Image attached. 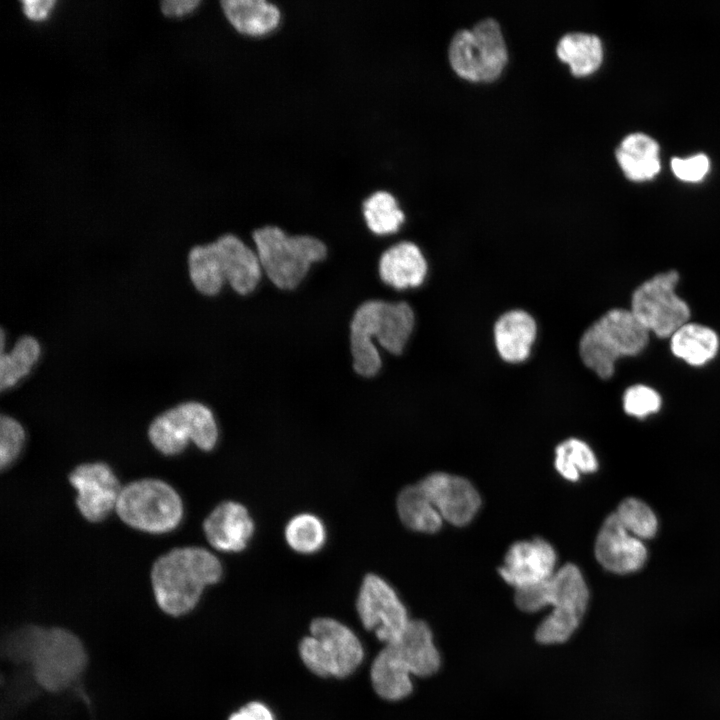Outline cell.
Wrapping results in <instances>:
<instances>
[{
  "instance_id": "obj_32",
  "label": "cell",
  "mask_w": 720,
  "mask_h": 720,
  "mask_svg": "<svg viewBox=\"0 0 720 720\" xmlns=\"http://www.w3.org/2000/svg\"><path fill=\"white\" fill-rule=\"evenodd\" d=\"M25 442L23 426L13 417H0V467L8 468L22 452Z\"/></svg>"
},
{
  "instance_id": "obj_37",
  "label": "cell",
  "mask_w": 720,
  "mask_h": 720,
  "mask_svg": "<svg viewBox=\"0 0 720 720\" xmlns=\"http://www.w3.org/2000/svg\"><path fill=\"white\" fill-rule=\"evenodd\" d=\"M198 4L197 0H168L161 3V9L165 15L178 16L192 11Z\"/></svg>"
},
{
  "instance_id": "obj_28",
  "label": "cell",
  "mask_w": 720,
  "mask_h": 720,
  "mask_svg": "<svg viewBox=\"0 0 720 720\" xmlns=\"http://www.w3.org/2000/svg\"><path fill=\"white\" fill-rule=\"evenodd\" d=\"M396 507L402 523L413 531L435 533L443 524V520L427 505L417 484L409 485L400 491Z\"/></svg>"
},
{
  "instance_id": "obj_8",
  "label": "cell",
  "mask_w": 720,
  "mask_h": 720,
  "mask_svg": "<svg viewBox=\"0 0 720 720\" xmlns=\"http://www.w3.org/2000/svg\"><path fill=\"white\" fill-rule=\"evenodd\" d=\"M17 639L16 655L32 663L37 682L48 691L65 689L86 666L85 649L68 630L29 627Z\"/></svg>"
},
{
  "instance_id": "obj_33",
  "label": "cell",
  "mask_w": 720,
  "mask_h": 720,
  "mask_svg": "<svg viewBox=\"0 0 720 720\" xmlns=\"http://www.w3.org/2000/svg\"><path fill=\"white\" fill-rule=\"evenodd\" d=\"M661 398L652 388L645 385L629 387L623 395V408L631 416L642 418L660 409Z\"/></svg>"
},
{
  "instance_id": "obj_24",
  "label": "cell",
  "mask_w": 720,
  "mask_h": 720,
  "mask_svg": "<svg viewBox=\"0 0 720 720\" xmlns=\"http://www.w3.org/2000/svg\"><path fill=\"white\" fill-rule=\"evenodd\" d=\"M718 347L717 334L696 323L687 322L671 336L673 354L692 366H701L713 359Z\"/></svg>"
},
{
  "instance_id": "obj_23",
  "label": "cell",
  "mask_w": 720,
  "mask_h": 720,
  "mask_svg": "<svg viewBox=\"0 0 720 720\" xmlns=\"http://www.w3.org/2000/svg\"><path fill=\"white\" fill-rule=\"evenodd\" d=\"M221 4L234 28L249 36L270 33L280 23L278 7L265 0H225Z\"/></svg>"
},
{
  "instance_id": "obj_34",
  "label": "cell",
  "mask_w": 720,
  "mask_h": 720,
  "mask_svg": "<svg viewBox=\"0 0 720 720\" xmlns=\"http://www.w3.org/2000/svg\"><path fill=\"white\" fill-rule=\"evenodd\" d=\"M671 168L677 178L686 182H698L709 170V160L704 154L689 158H673Z\"/></svg>"
},
{
  "instance_id": "obj_13",
  "label": "cell",
  "mask_w": 720,
  "mask_h": 720,
  "mask_svg": "<svg viewBox=\"0 0 720 720\" xmlns=\"http://www.w3.org/2000/svg\"><path fill=\"white\" fill-rule=\"evenodd\" d=\"M678 280L676 271L660 273L642 283L632 295L633 315L661 338L671 337L690 317L688 305L675 292Z\"/></svg>"
},
{
  "instance_id": "obj_21",
  "label": "cell",
  "mask_w": 720,
  "mask_h": 720,
  "mask_svg": "<svg viewBox=\"0 0 720 720\" xmlns=\"http://www.w3.org/2000/svg\"><path fill=\"white\" fill-rule=\"evenodd\" d=\"M255 524L241 503L224 501L205 518L203 532L209 544L222 552H240L254 535Z\"/></svg>"
},
{
  "instance_id": "obj_6",
  "label": "cell",
  "mask_w": 720,
  "mask_h": 720,
  "mask_svg": "<svg viewBox=\"0 0 720 720\" xmlns=\"http://www.w3.org/2000/svg\"><path fill=\"white\" fill-rule=\"evenodd\" d=\"M263 273L282 291L296 290L313 264L328 258L327 244L312 234H288L277 225H264L251 234Z\"/></svg>"
},
{
  "instance_id": "obj_20",
  "label": "cell",
  "mask_w": 720,
  "mask_h": 720,
  "mask_svg": "<svg viewBox=\"0 0 720 720\" xmlns=\"http://www.w3.org/2000/svg\"><path fill=\"white\" fill-rule=\"evenodd\" d=\"M539 334L535 317L524 309L507 310L495 320L493 344L498 357L506 364L520 365L532 355Z\"/></svg>"
},
{
  "instance_id": "obj_10",
  "label": "cell",
  "mask_w": 720,
  "mask_h": 720,
  "mask_svg": "<svg viewBox=\"0 0 720 720\" xmlns=\"http://www.w3.org/2000/svg\"><path fill=\"white\" fill-rule=\"evenodd\" d=\"M299 654L306 667L321 677L344 678L361 664L364 651L355 633L341 622L315 618L310 636L299 644Z\"/></svg>"
},
{
  "instance_id": "obj_36",
  "label": "cell",
  "mask_w": 720,
  "mask_h": 720,
  "mask_svg": "<svg viewBox=\"0 0 720 720\" xmlns=\"http://www.w3.org/2000/svg\"><path fill=\"white\" fill-rule=\"evenodd\" d=\"M23 10L32 20L44 19L50 12L55 1L52 0H25L22 1Z\"/></svg>"
},
{
  "instance_id": "obj_2",
  "label": "cell",
  "mask_w": 720,
  "mask_h": 720,
  "mask_svg": "<svg viewBox=\"0 0 720 720\" xmlns=\"http://www.w3.org/2000/svg\"><path fill=\"white\" fill-rule=\"evenodd\" d=\"M517 607L528 613L551 606L550 614L536 629V640L544 645L569 640L580 626L589 602V589L579 568L567 563L545 581L515 590Z\"/></svg>"
},
{
  "instance_id": "obj_29",
  "label": "cell",
  "mask_w": 720,
  "mask_h": 720,
  "mask_svg": "<svg viewBox=\"0 0 720 720\" xmlns=\"http://www.w3.org/2000/svg\"><path fill=\"white\" fill-rule=\"evenodd\" d=\"M288 546L300 554H313L322 549L327 540L323 521L312 513H299L292 517L284 530Z\"/></svg>"
},
{
  "instance_id": "obj_11",
  "label": "cell",
  "mask_w": 720,
  "mask_h": 720,
  "mask_svg": "<svg viewBox=\"0 0 720 720\" xmlns=\"http://www.w3.org/2000/svg\"><path fill=\"white\" fill-rule=\"evenodd\" d=\"M148 438L155 449L166 456L180 454L193 442L209 452L219 439L213 411L198 401H186L156 416L148 427Z\"/></svg>"
},
{
  "instance_id": "obj_9",
  "label": "cell",
  "mask_w": 720,
  "mask_h": 720,
  "mask_svg": "<svg viewBox=\"0 0 720 720\" xmlns=\"http://www.w3.org/2000/svg\"><path fill=\"white\" fill-rule=\"evenodd\" d=\"M115 511L129 527L150 534L174 530L183 518V502L167 482L145 478L124 486Z\"/></svg>"
},
{
  "instance_id": "obj_35",
  "label": "cell",
  "mask_w": 720,
  "mask_h": 720,
  "mask_svg": "<svg viewBox=\"0 0 720 720\" xmlns=\"http://www.w3.org/2000/svg\"><path fill=\"white\" fill-rule=\"evenodd\" d=\"M228 720H274V716L264 704L250 702L233 713Z\"/></svg>"
},
{
  "instance_id": "obj_7",
  "label": "cell",
  "mask_w": 720,
  "mask_h": 720,
  "mask_svg": "<svg viewBox=\"0 0 720 720\" xmlns=\"http://www.w3.org/2000/svg\"><path fill=\"white\" fill-rule=\"evenodd\" d=\"M649 331L631 310L613 308L592 321L578 341V355L586 369L599 379L608 380L615 362L623 356L639 354L647 345Z\"/></svg>"
},
{
  "instance_id": "obj_17",
  "label": "cell",
  "mask_w": 720,
  "mask_h": 720,
  "mask_svg": "<svg viewBox=\"0 0 720 720\" xmlns=\"http://www.w3.org/2000/svg\"><path fill=\"white\" fill-rule=\"evenodd\" d=\"M557 554L542 538L513 543L506 552L498 572L515 590L535 586L548 579L556 570Z\"/></svg>"
},
{
  "instance_id": "obj_25",
  "label": "cell",
  "mask_w": 720,
  "mask_h": 720,
  "mask_svg": "<svg viewBox=\"0 0 720 720\" xmlns=\"http://www.w3.org/2000/svg\"><path fill=\"white\" fill-rule=\"evenodd\" d=\"M556 52L576 76L593 73L603 58L601 40L596 35L581 32L564 35L557 44Z\"/></svg>"
},
{
  "instance_id": "obj_12",
  "label": "cell",
  "mask_w": 720,
  "mask_h": 720,
  "mask_svg": "<svg viewBox=\"0 0 720 720\" xmlns=\"http://www.w3.org/2000/svg\"><path fill=\"white\" fill-rule=\"evenodd\" d=\"M448 54L455 72L471 81L496 79L508 59L500 25L493 18L479 21L472 29L457 31Z\"/></svg>"
},
{
  "instance_id": "obj_16",
  "label": "cell",
  "mask_w": 720,
  "mask_h": 720,
  "mask_svg": "<svg viewBox=\"0 0 720 720\" xmlns=\"http://www.w3.org/2000/svg\"><path fill=\"white\" fill-rule=\"evenodd\" d=\"M68 480L77 492L76 506L89 522L102 521L115 509L122 488L108 464H80L70 472Z\"/></svg>"
},
{
  "instance_id": "obj_22",
  "label": "cell",
  "mask_w": 720,
  "mask_h": 720,
  "mask_svg": "<svg viewBox=\"0 0 720 720\" xmlns=\"http://www.w3.org/2000/svg\"><path fill=\"white\" fill-rule=\"evenodd\" d=\"M617 161L632 181H646L660 171L659 146L651 137L633 133L623 139L616 150Z\"/></svg>"
},
{
  "instance_id": "obj_5",
  "label": "cell",
  "mask_w": 720,
  "mask_h": 720,
  "mask_svg": "<svg viewBox=\"0 0 720 720\" xmlns=\"http://www.w3.org/2000/svg\"><path fill=\"white\" fill-rule=\"evenodd\" d=\"M222 575V563L209 550L199 546L174 548L153 563L151 583L155 600L169 615L188 613L205 587L219 582Z\"/></svg>"
},
{
  "instance_id": "obj_15",
  "label": "cell",
  "mask_w": 720,
  "mask_h": 720,
  "mask_svg": "<svg viewBox=\"0 0 720 720\" xmlns=\"http://www.w3.org/2000/svg\"><path fill=\"white\" fill-rule=\"evenodd\" d=\"M416 484L432 512L454 526L468 524L481 505L477 490L463 477L436 472Z\"/></svg>"
},
{
  "instance_id": "obj_14",
  "label": "cell",
  "mask_w": 720,
  "mask_h": 720,
  "mask_svg": "<svg viewBox=\"0 0 720 720\" xmlns=\"http://www.w3.org/2000/svg\"><path fill=\"white\" fill-rule=\"evenodd\" d=\"M356 609L364 628L385 644L398 638L411 620L396 591L376 574L364 577Z\"/></svg>"
},
{
  "instance_id": "obj_26",
  "label": "cell",
  "mask_w": 720,
  "mask_h": 720,
  "mask_svg": "<svg viewBox=\"0 0 720 720\" xmlns=\"http://www.w3.org/2000/svg\"><path fill=\"white\" fill-rule=\"evenodd\" d=\"M40 355V343L35 337L30 335L19 337L8 352H1V391L13 388L28 376L39 361Z\"/></svg>"
},
{
  "instance_id": "obj_31",
  "label": "cell",
  "mask_w": 720,
  "mask_h": 720,
  "mask_svg": "<svg viewBox=\"0 0 720 720\" xmlns=\"http://www.w3.org/2000/svg\"><path fill=\"white\" fill-rule=\"evenodd\" d=\"M623 526L639 539L652 538L657 531V519L648 505L637 498H626L614 511Z\"/></svg>"
},
{
  "instance_id": "obj_30",
  "label": "cell",
  "mask_w": 720,
  "mask_h": 720,
  "mask_svg": "<svg viewBox=\"0 0 720 720\" xmlns=\"http://www.w3.org/2000/svg\"><path fill=\"white\" fill-rule=\"evenodd\" d=\"M555 468L569 481H577L581 473H592L598 468V461L591 448L582 440L569 438L555 450Z\"/></svg>"
},
{
  "instance_id": "obj_4",
  "label": "cell",
  "mask_w": 720,
  "mask_h": 720,
  "mask_svg": "<svg viewBox=\"0 0 720 720\" xmlns=\"http://www.w3.org/2000/svg\"><path fill=\"white\" fill-rule=\"evenodd\" d=\"M440 665V653L430 627L422 620L411 619L402 634L386 643L374 659L372 686L385 700H401L413 690L412 676H431Z\"/></svg>"
},
{
  "instance_id": "obj_27",
  "label": "cell",
  "mask_w": 720,
  "mask_h": 720,
  "mask_svg": "<svg viewBox=\"0 0 720 720\" xmlns=\"http://www.w3.org/2000/svg\"><path fill=\"white\" fill-rule=\"evenodd\" d=\"M362 214L368 230L376 236L397 233L406 218L397 199L387 191H377L366 198Z\"/></svg>"
},
{
  "instance_id": "obj_18",
  "label": "cell",
  "mask_w": 720,
  "mask_h": 720,
  "mask_svg": "<svg viewBox=\"0 0 720 720\" xmlns=\"http://www.w3.org/2000/svg\"><path fill=\"white\" fill-rule=\"evenodd\" d=\"M595 556L606 570L628 574L641 569L647 559V550L641 539L632 535L613 512L599 530Z\"/></svg>"
},
{
  "instance_id": "obj_3",
  "label": "cell",
  "mask_w": 720,
  "mask_h": 720,
  "mask_svg": "<svg viewBox=\"0 0 720 720\" xmlns=\"http://www.w3.org/2000/svg\"><path fill=\"white\" fill-rule=\"evenodd\" d=\"M187 267L194 288L210 297L218 295L226 284L236 294L248 296L258 288L263 275L255 249L232 233L192 247Z\"/></svg>"
},
{
  "instance_id": "obj_1",
  "label": "cell",
  "mask_w": 720,
  "mask_h": 720,
  "mask_svg": "<svg viewBox=\"0 0 720 720\" xmlns=\"http://www.w3.org/2000/svg\"><path fill=\"white\" fill-rule=\"evenodd\" d=\"M417 326L414 307L405 299H367L353 310L348 323V349L353 372L363 378L377 376L383 359L377 344L400 357Z\"/></svg>"
},
{
  "instance_id": "obj_19",
  "label": "cell",
  "mask_w": 720,
  "mask_h": 720,
  "mask_svg": "<svg viewBox=\"0 0 720 720\" xmlns=\"http://www.w3.org/2000/svg\"><path fill=\"white\" fill-rule=\"evenodd\" d=\"M429 269L424 251L411 240L393 243L377 259L380 281L396 292L422 287L428 278Z\"/></svg>"
}]
</instances>
